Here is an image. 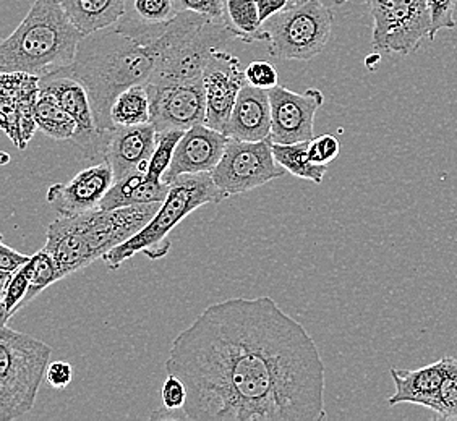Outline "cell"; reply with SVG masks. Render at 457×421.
Masks as SVG:
<instances>
[{
	"label": "cell",
	"instance_id": "obj_1",
	"mask_svg": "<svg viewBox=\"0 0 457 421\" xmlns=\"http://www.w3.org/2000/svg\"><path fill=\"white\" fill-rule=\"evenodd\" d=\"M166 371L188 389L182 420L323 421L325 361L271 297L204 308L177 335Z\"/></svg>",
	"mask_w": 457,
	"mask_h": 421
},
{
	"label": "cell",
	"instance_id": "obj_2",
	"mask_svg": "<svg viewBox=\"0 0 457 421\" xmlns=\"http://www.w3.org/2000/svg\"><path fill=\"white\" fill-rule=\"evenodd\" d=\"M154 67L153 45H141L115 23L85 36L75 61L54 77H71L87 88L97 130L109 133L115 128L111 109L117 96L137 85H148Z\"/></svg>",
	"mask_w": 457,
	"mask_h": 421
},
{
	"label": "cell",
	"instance_id": "obj_3",
	"mask_svg": "<svg viewBox=\"0 0 457 421\" xmlns=\"http://www.w3.org/2000/svg\"><path fill=\"white\" fill-rule=\"evenodd\" d=\"M83 37L61 0H35L20 27L2 41L0 71L51 78L75 61Z\"/></svg>",
	"mask_w": 457,
	"mask_h": 421
},
{
	"label": "cell",
	"instance_id": "obj_4",
	"mask_svg": "<svg viewBox=\"0 0 457 421\" xmlns=\"http://www.w3.org/2000/svg\"><path fill=\"white\" fill-rule=\"evenodd\" d=\"M228 198V194L214 184L212 174L179 177L170 184L168 198L162 202L154 218L137 235L103 256V261L109 269L115 271L137 253H145L150 260L164 258L170 250L169 234L187 216L202 206L224 202Z\"/></svg>",
	"mask_w": 457,
	"mask_h": 421
},
{
	"label": "cell",
	"instance_id": "obj_5",
	"mask_svg": "<svg viewBox=\"0 0 457 421\" xmlns=\"http://www.w3.org/2000/svg\"><path fill=\"white\" fill-rule=\"evenodd\" d=\"M53 347L33 335L0 329V421H15L35 407Z\"/></svg>",
	"mask_w": 457,
	"mask_h": 421
},
{
	"label": "cell",
	"instance_id": "obj_6",
	"mask_svg": "<svg viewBox=\"0 0 457 421\" xmlns=\"http://www.w3.org/2000/svg\"><path fill=\"white\" fill-rule=\"evenodd\" d=\"M333 10L321 0H292L264 21L268 51L279 61H312L325 51L333 31Z\"/></svg>",
	"mask_w": 457,
	"mask_h": 421
},
{
	"label": "cell",
	"instance_id": "obj_7",
	"mask_svg": "<svg viewBox=\"0 0 457 421\" xmlns=\"http://www.w3.org/2000/svg\"><path fill=\"white\" fill-rule=\"evenodd\" d=\"M286 172L274 158L271 136L262 141L228 138L226 151L212 177L224 194L234 196L281 178Z\"/></svg>",
	"mask_w": 457,
	"mask_h": 421
},
{
	"label": "cell",
	"instance_id": "obj_8",
	"mask_svg": "<svg viewBox=\"0 0 457 421\" xmlns=\"http://www.w3.org/2000/svg\"><path fill=\"white\" fill-rule=\"evenodd\" d=\"M373 17L371 43L377 51L409 55L430 36L427 0H369Z\"/></svg>",
	"mask_w": 457,
	"mask_h": 421
},
{
	"label": "cell",
	"instance_id": "obj_9",
	"mask_svg": "<svg viewBox=\"0 0 457 421\" xmlns=\"http://www.w3.org/2000/svg\"><path fill=\"white\" fill-rule=\"evenodd\" d=\"M151 120L156 132L182 130L206 122V93L203 78L176 85H146Z\"/></svg>",
	"mask_w": 457,
	"mask_h": 421
},
{
	"label": "cell",
	"instance_id": "obj_10",
	"mask_svg": "<svg viewBox=\"0 0 457 421\" xmlns=\"http://www.w3.org/2000/svg\"><path fill=\"white\" fill-rule=\"evenodd\" d=\"M271 101V140L279 144L310 141L315 128V117L325 103V95L317 88L294 93L281 85L270 89Z\"/></svg>",
	"mask_w": 457,
	"mask_h": 421
},
{
	"label": "cell",
	"instance_id": "obj_11",
	"mask_svg": "<svg viewBox=\"0 0 457 421\" xmlns=\"http://www.w3.org/2000/svg\"><path fill=\"white\" fill-rule=\"evenodd\" d=\"M206 93V125L226 133L228 119L237 103L240 91L246 85L245 70H242L236 55L218 49L203 71Z\"/></svg>",
	"mask_w": 457,
	"mask_h": 421
},
{
	"label": "cell",
	"instance_id": "obj_12",
	"mask_svg": "<svg viewBox=\"0 0 457 421\" xmlns=\"http://www.w3.org/2000/svg\"><path fill=\"white\" fill-rule=\"evenodd\" d=\"M2 128L20 150H25L37 125L35 105L41 95V78L21 71L2 73Z\"/></svg>",
	"mask_w": 457,
	"mask_h": 421
},
{
	"label": "cell",
	"instance_id": "obj_13",
	"mask_svg": "<svg viewBox=\"0 0 457 421\" xmlns=\"http://www.w3.org/2000/svg\"><path fill=\"white\" fill-rule=\"evenodd\" d=\"M41 91L55 97L62 109L77 122V135L73 141L89 159L103 158L106 153L109 133L97 130L93 107L87 88L71 77H53L41 79Z\"/></svg>",
	"mask_w": 457,
	"mask_h": 421
},
{
	"label": "cell",
	"instance_id": "obj_14",
	"mask_svg": "<svg viewBox=\"0 0 457 421\" xmlns=\"http://www.w3.org/2000/svg\"><path fill=\"white\" fill-rule=\"evenodd\" d=\"M114 170L103 161L81 170L67 184H55L47 190V202L63 218L97 210L114 184Z\"/></svg>",
	"mask_w": 457,
	"mask_h": 421
},
{
	"label": "cell",
	"instance_id": "obj_15",
	"mask_svg": "<svg viewBox=\"0 0 457 421\" xmlns=\"http://www.w3.org/2000/svg\"><path fill=\"white\" fill-rule=\"evenodd\" d=\"M228 140L226 133L214 130L206 123L195 125L179 141L172 164L162 180L172 184L179 177L212 174L214 167L220 164Z\"/></svg>",
	"mask_w": 457,
	"mask_h": 421
},
{
	"label": "cell",
	"instance_id": "obj_16",
	"mask_svg": "<svg viewBox=\"0 0 457 421\" xmlns=\"http://www.w3.org/2000/svg\"><path fill=\"white\" fill-rule=\"evenodd\" d=\"M156 141L158 132L151 123L115 127L112 132H109L104 161L112 167L115 180L133 172H148Z\"/></svg>",
	"mask_w": 457,
	"mask_h": 421
},
{
	"label": "cell",
	"instance_id": "obj_17",
	"mask_svg": "<svg viewBox=\"0 0 457 421\" xmlns=\"http://www.w3.org/2000/svg\"><path fill=\"white\" fill-rule=\"evenodd\" d=\"M271 101L268 89L255 88L246 83L228 119L226 135L242 141H262L271 136Z\"/></svg>",
	"mask_w": 457,
	"mask_h": 421
},
{
	"label": "cell",
	"instance_id": "obj_18",
	"mask_svg": "<svg viewBox=\"0 0 457 421\" xmlns=\"http://www.w3.org/2000/svg\"><path fill=\"white\" fill-rule=\"evenodd\" d=\"M45 248L55 261L59 281L95 263L89 255L88 246L81 237L75 216H61L49 224Z\"/></svg>",
	"mask_w": 457,
	"mask_h": 421
},
{
	"label": "cell",
	"instance_id": "obj_19",
	"mask_svg": "<svg viewBox=\"0 0 457 421\" xmlns=\"http://www.w3.org/2000/svg\"><path fill=\"white\" fill-rule=\"evenodd\" d=\"M445 373H446V357L423 368L405 369V371L396 368L389 369V375L395 381L396 391L387 399V404L391 407L415 404L435 410Z\"/></svg>",
	"mask_w": 457,
	"mask_h": 421
},
{
	"label": "cell",
	"instance_id": "obj_20",
	"mask_svg": "<svg viewBox=\"0 0 457 421\" xmlns=\"http://www.w3.org/2000/svg\"><path fill=\"white\" fill-rule=\"evenodd\" d=\"M170 184L164 180H153L146 172H133L130 176L115 180L111 190L99 204V210H117L138 204L162 202L168 198Z\"/></svg>",
	"mask_w": 457,
	"mask_h": 421
},
{
	"label": "cell",
	"instance_id": "obj_21",
	"mask_svg": "<svg viewBox=\"0 0 457 421\" xmlns=\"http://www.w3.org/2000/svg\"><path fill=\"white\" fill-rule=\"evenodd\" d=\"M71 23L83 35L114 27L127 13V0H61Z\"/></svg>",
	"mask_w": 457,
	"mask_h": 421
},
{
	"label": "cell",
	"instance_id": "obj_22",
	"mask_svg": "<svg viewBox=\"0 0 457 421\" xmlns=\"http://www.w3.org/2000/svg\"><path fill=\"white\" fill-rule=\"evenodd\" d=\"M224 27L245 45L270 41L256 0H224Z\"/></svg>",
	"mask_w": 457,
	"mask_h": 421
},
{
	"label": "cell",
	"instance_id": "obj_23",
	"mask_svg": "<svg viewBox=\"0 0 457 421\" xmlns=\"http://www.w3.org/2000/svg\"><path fill=\"white\" fill-rule=\"evenodd\" d=\"M35 120L37 128L53 140H73L77 135V122L67 114L55 97L41 91L35 105Z\"/></svg>",
	"mask_w": 457,
	"mask_h": 421
},
{
	"label": "cell",
	"instance_id": "obj_24",
	"mask_svg": "<svg viewBox=\"0 0 457 421\" xmlns=\"http://www.w3.org/2000/svg\"><path fill=\"white\" fill-rule=\"evenodd\" d=\"M273 153L276 161L281 164L290 176L310 180L313 184H321L325 178L328 166L315 164L308 156V141L294 143V144H279L273 143Z\"/></svg>",
	"mask_w": 457,
	"mask_h": 421
},
{
	"label": "cell",
	"instance_id": "obj_25",
	"mask_svg": "<svg viewBox=\"0 0 457 421\" xmlns=\"http://www.w3.org/2000/svg\"><path fill=\"white\" fill-rule=\"evenodd\" d=\"M111 119L115 127L150 123V95L146 85H137L120 93L111 109Z\"/></svg>",
	"mask_w": 457,
	"mask_h": 421
},
{
	"label": "cell",
	"instance_id": "obj_26",
	"mask_svg": "<svg viewBox=\"0 0 457 421\" xmlns=\"http://www.w3.org/2000/svg\"><path fill=\"white\" fill-rule=\"evenodd\" d=\"M28 266H29V289H28L27 297L21 301V308L29 305L41 292H45L49 285H53L54 282L59 281L55 261L46 248L31 256Z\"/></svg>",
	"mask_w": 457,
	"mask_h": 421
},
{
	"label": "cell",
	"instance_id": "obj_27",
	"mask_svg": "<svg viewBox=\"0 0 457 421\" xmlns=\"http://www.w3.org/2000/svg\"><path fill=\"white\" fill-rule=\"evenodd\" d=\"M184 133L182 130H168V132L158 133L156 150L153 153L146 176L153 180H158V182L162 180V177L166 176L169 167L172 164L177 144H179V141L182 140Z\"/></svg>",
	"mask_w": 457,
	"mask_h": 421
},
{
	"label": "cell",
	"instance_id": "obj_28",
	"mask_svg": "<svg viewBox=\"0 0 457 421\" xmlns=\"http://www.w3.org/2000/svg\"><path fill=\"white\" fill-rule=\"evenodd\" d=\"M28 289H29V266L25 264L20 271L13 274L9 284L2 289V300H0L2 325H9L10 318L17 315L21 310V301L27 297Z\"/></svg>",
	"mask_w": 457,
	"mask_h": 421
},
{
	"label": "cell",
	"instance_id": "obj_29",
	"mask_svg": "<svg viewBox=\"0 0 457 421\" xmlns=\"http://www.w3.org/2000/svg\"><path fill=\"white\" fill-rule=\"evenodd\" d=\"M440 418L449 420L457 417V360L446 357V373L440 387V394L436 399L435 410Z\"/></svg>",
	"mask_w": 457,
	"mask_h": 421
},
{
	"label": "cell",
	"instance_id": "obj_30",
	"mask_svg": "<svg viewBox=\"0 0 457 421\" xmlns=\"http://www.w3.org/2000/svg\"><path fill=\"white\" fill-rule=\"evenodd\" d=\"M137 17L148 23H164L179 13L174 0H133Z\"/></svg>",
	"mask_w": 457,
	"mask_h": 421
},
{
	"label": "cell",
	"instance_id": "obj_31",
	"mask_svg": "<svg viewBox=\"0 0 457 421\" xmlns=\"http://www.w3.org/2000/svg\"><path fill=\"white\" fill-rule=\"evenodd\" d=\"M161 399H162L164 410L168 412L166 417L174 418V412H179V418H180V413L188 400V389L180 377L168 373V377H166V381L162 384V391H161Z\"/></svg>",
	"mask_w": 457,
	"mask_h": 421
},
{
	"label": "cell",
	"instance_id": "obj_32",
	"mask_svg": "<svg viewBox=\"0 0 457 421\" xmlns=\"http://www.w3.org/2000/svg\"><path fill=\"white\" fill-rule=\"evenodd\" d=\"M427 5L430 10V41H433L443 29H454L457 27L454 18L456 0H427Z\"/></svg>",
	"mask_w": 457,
	"mask_h": 421
},
{
	"label": "cell",
	"instance_id": "obj_33",
	"mask_svg": "<svg viewBox=\"0 0 457 421\" xmlns=\"http://www.w3.org/2000/svg\"><path fill=\"white\" fill-rule=\"evenodd\" d=\"M339 153H341V143L337 140V136L331 133L320 135L317 138L308 141V156L315 164L328 166L339 156Z\"/></svg>",
	"mask_w": 457,
	"mask_h": 421
},
{
	"label": "cell",
	"instance_id": "obj_34",
	"mask_svg": "<svg viewBox=\"0 0 457 421\" xmlns=\"http://www.w3.org/2000/svg\"><path fill=\"white\" fill-rule=\"evenodd\" d=\"M246 83L260 89H273L279 83V75L273 63L266 61L252 62L245 69Z\"/></svg>",
	"mask_w": 457,
	"mask_h": 421
},
{
	"label": "cell",
	"instance_id": "obj_35",
	"mask_svg": "<svg viewBox=\"0 0 457 421\" xmlns=\"http://www.w3.org/2000/svg\"><path fill=\"white\" fill-rule=\"evenodd\" d=\"M179 12H195L214 23L224 25V0H174Z\"/></svg>",
	"mask_w": 457,
	"mask_h": 421
},
{
	"label": "cell",
	"instance_id": "obj_36",
	"mask_svg": "<svg viewBox=\"0 0 457 421\" xmlns=\"http://www.w3.org/2000/svg\"><path fill=\"white\" fill-rule=\"evenodd\" d=\"M31 256L23 255L17 250L10 248L4 240L0 244V281L2 289L9 284L15 272L20 271L25 264L29 263Z\"/></svg>",
	"mask_w": 457,
	"mask_h": 421
},
{
	"label": "cell",
	"instance_id": "obj_37",
	"mask_svg": "<svg viewBox=\"0 0 457 421\" xmlns=\"http://www.w3.org/2000/svg\"><path fill=\"white\" fill-rule=\"evenodd\" d=\"M73 369L71 363L67 361H53L49 363V368L46 373V383L54 389H65L71 386Z\"/></svg>",
	"mask_w": 457,
	"mask_h": 421
},
{
	"label": "cell",
	"instance_id": "obj_38",
	"mask_svg": "<svg viewBox=\"0 0 457 421\" xmlns=\"http://www.w3.org/2000/svg\"><path fill=\"white\" fill-rule=\"evenodd\" d=\"M292 0H256V5L260 10V17L264 21H268L270 18L274 17L276 13H279L282 10L289 5Z\"/></svg>",
	"mask_w": 457,
	"mask_h": 421
},
{
	"label": "cell",
	"instance_id": "obj_39",
	"mask_svg": "<svg viewBox=\"0 0 457 421\" xmlns=\"http://www.w3.org/2000/svg\"><path fill=\"white\" fill-rule=\"evenodd\" d=\"M333 2H335L336 5H343L347 0H333Z\"/></svg>",
	"mask_w": 457,
	"mask_h": 421
},
{
	"label": "cell",
	"instance_id": "obj_40",
	"mask_svg": "<svg viewBox=\"0 0 457 421\" xmlns=\"http://www.w3.org/2000/svg\"><path fill=\"white\" fill-rule=\"evenodd\" d=\"M456 420H457V417H456Z\"/></svg>",
	"mask_w": 457,
	"mask_h": 421
}]
</instances>
